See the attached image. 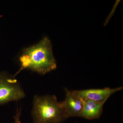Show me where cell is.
<instances>
[{"instance_id":"obj_1","label":"cell","mask_w":123,"mask_h":123,"mask_svg":"<svg viewBox=\"0 0 123 123\" xmlns=\"http://www.w3.org/2000/svg\"><path fill=\"white\" fill-rule=\"evenodd\" d=\"M20 62L21 68L17 74L25 69L45 74L56 68L51 44L47 37L36 45L25 49L20 57Z\"/></svg>"},{"instance_id":"obj_2","label":"cell","mask_w":123,"mask_h":123,"mask_svg":"<svg viewBox=\"0 0 123 123\" xmlns=\"http://www.w3.org/2000/svg\"><path fill=\"white\" fill-rule=\"evenodd\" d=\"M33 123H61L67 119L55 95L34 96L31 111Z\"/></svg>"},{"instance_id":"obj_3","label":"cell","mask_w":123,"mask_h":123,"mask_svg":"<svg viewBox=\"0 0 123 123\" xmlns=\"http://www.w3.org/2000/svg\"><path fill=\"white\" fill-rule=\"evenodd\" d=\"M25 94L15 77L0 73V106L22 99Z\"/></svg>"},{"instance_id":"obj_4","label":"cell","mask_w":123,"mask_h":123,"mask_svg":"<svg viewBox=\"0 0 123 123\" xmlns=\"http://www.w3.org/2000/svg\"><path fill=\"white\" fill-rule=\"evenodd\" d=\"M65 99L61 102L62 107L67 118L70 117H80L84 107V101L73 91L65 89Z\"/></svg>"},{"instance_id":"obj_5","label":"cell","mask_w":123,"mask_h":123,"mask_svg":"<svg viewBox=\"0 0 123 123\" xmlns=\"http://www.w3.org/2000/svg\"><path fill=\"white\" fill-rule=\"evenodd\" d=\"M123 89V87L113 89L106 88L74 91V92L84 101L89 99L99 102H105L112 94Z\"/></svg>"},{"instance_id":"obj_6","label":"cell","mask_w":123,"mask_h":123,"mask_svg":"<svg viewBox=\"0 0 123 123\" xmlns=\"http://www.w3.org/2000/svg\"><path fill=\"white\" fill-rule=\"evenodd\" d=\"M105 103L89 99L84 101V107L80 117L89 120L98 118L102 113L103 108Z\"/></svg>"},{"instance_id":"obj_7","label":"cell","mask_w":123,"mask_h":123,"mask_svg":"<svg viewBox=\"0 0 123 123\" xmlns=\"http://www.w3.org/2000/svg\"><path fill=\"white\" fill-rule=\"evenodd\" d=\"M21 110L20 108H18L16 111V114L14 116V123H21L20 121V116H21Z\"/></svg>"}]
</instances>
